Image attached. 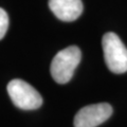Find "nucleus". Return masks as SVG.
<instances>
[{
  "mask_svg": "<svg viewBox=\"0 0 127 127\" xmlns=\"http://www.w3.org/2000/svg\"><path fill=\"white\" fill-rule=\"evenodd\" d=\"M82 59V52L76 46H70L55 55L50 71L53 79L58 84H66L72 78L74 71Z\"/></svg>",
  "mask_w": 127,
  "mask_h": 127,
  "instance_id": "obj_1",
  "label": "nucleus"
},
{
  "mask_svg": "<svg viewBox=\"0 0 127 127\" xmlns=\"http://www.w3.org/2000/svg\"><path fill=\"white\" fill-rule=\"evenodd\" d=\"M104 58L108 69L112 73L127 72V48L120 37L113 32L106 33L102 39Z\"/></svg>",
  "mask_w": 127,
  "mask_h": 127,
  "instance_id": "obj_2",
  "label": "nucleus"
},
{
  "mask_svg": "<svg viewBox=\"0 0 127 127\" xmlns=\"http://www.w3.org/2000/svg\"><path fill=\"white\" fill-rule=\"evenodd\" d=\"M12 102L23 110H34L42 105V97L38 91L22 79H13L7 85Z\"/></svg>",
  "mask_w": 127,
  "mask_h": 127,
  "instance_id": "obj_3",
  "label": "nucleus"
},
{
  "mask_svg": "<svg viewBox=\"0 0 127 127\" xmlns=\"http://www.w3.org/2000/svg\"><path fill=\"white\" fill-rule=\"evenodd\" d=\"M112 107L107 103L88 105L75 114L74 127H96L110 118Z\"/></svg>",
  "mask_w": 127,
  "mask_h": 127,
  "instance_id": "obj_4",
  "label": "nucleus"
},
{
  "mask_svg": "<svg viewBox=\"0 0 127 127\" xmlns=\"http://www.w3.org/2000/svg\"><path fill=\"white\" fill-rule=\"evenodd\" d=\"M52 13L62 21H74L83 13L82 0H49Z\"/></svg>",
  "mask_w": 127,
  "mask_h": 127,
  "instance_id": "obj_5",
  "label": "nucleus"
},
{
  "mask_svg": "<svg viewBox=\"0 0 127 127\" xmlns=\"http://www.w3.org/2000/svg\"><path fill=\"white\" fill-rule=\"evenodd\" d=\"M9 28V16L6 12L0 7V40L5 36Z\"/></svg>",
  "mask_w": 127,
  "mask_h": 127,
  "instance_id": "obj_6",
  "label": "nucleus"
}]
</instances>
